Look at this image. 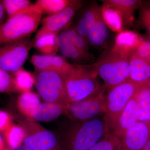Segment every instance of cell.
<instances>
[{
  "label": "cell",
  "mask_w": 150,
  "mask_h": 150,
  "mask_svg": "<svg viewBox=\"0 0 150 150\" xmlns=\"http://www.w3.org/2000/svg\"><path fill=\"white\" fill-rule=\"evenodd\" d=\"M23 143L27 150H54L58 142L52 132L43 130L25 137Z\"/></svg>",
  "instance_id": "5bb4252c"
},
{
  "label": "cell",
  "mask_w": 150,
  "mask_h": 150,
  "mask_svg": "<svg viewBox=\"0 0 150 150\" xmlns=\"http://www.w3.org/2000/svg\"><path fill=\"white\" fill-rule=\"evenodd\" d=\"M57 45L61 56L76 63L75 64L84 65L93 60L90 53L82 51L70 43L64 30L58 35Z\"/></svg>",
  "instance_id": "7c38bea8"
},
{
  "label": "cell",
  "mask_w": 150,
  "mask_h": 150,
  "mask_svg": "<svg viewBox=\"0 0 150 150\" xmlns=\"http://www.w3.org/2000/svg\"><path fill=\"white\" fill-rule=\"evenodd\" d=\"M136 94L129 100L123 109L112 130V133L120 139L128 129L139 121Z\"/></svg>",
  "instance_id": "9a60e30c"
},
{
  "label": "cell",
  "mask_w": 150,
  "mask_h": 150,
  "mask_svg": "<svg viewBox=\"0 0 150 150\" xmlns=\"http://www.w3.org/2000/svg\"><path fill=\"white\" fill-rule=\"evenodd\" d=\"M110 34L108 28L105 23L100 12L94 24L86 38L89 46L98 49L109 48Z\"/></svg>",
  "instance_id": "4fadbf2b"
},
{
  "label": "cell",
  "mask_w": 150,
  "mask_h": 150,
  "mask_svg": "<svg viewBox=\"0 0 150 150\" xmlns=\"http://www.w3.org/2000/svg\"><path fill=\"white\" fill-rule=\"evenodd\" d=\"M1 1L8 18L30 8L34 5L28 0H3Z\"/></svg>",
  "instance_id": "f1b7e54d"
},
{
  "label": "cell",
  "mask_w": 150,
  "mask_h": 150,
  "mask_svg": "<svg viewBox=\"0 0 150 150\" xmlns=\"http://www.w3.org/2000/svg\"><path fill=\"white\" fill-rule=\"evenodd\" d=\"M33 45L28 37L0 46V68L13 73L21 69Z\"/></svg>",
  "instance_id": "52a82bcc"
},
{
  "label": "cell",
  "mask_w": 150,
  "mask_h": 150,
  "mask_svg": "<svg viewBox=\"0 0 150 150\" xmlns=\"http://www.w3.org/2000/svg\"><path fill=\"white\" fill-rule=\"evenodd\" d=\"M35 85L38 93L45 102L61 105L65 108L69 103L64 77L54 71H35Z\"/></svg>",
  "instance_id": "8992f818"
},
{
  "label": "cell",
  "mask_w": 150,
  "mask_h": 150,
  "mask_svg": "<svg viewBox=\"0 0 150 150\" xmlns=\"http://www.w3.org/2000/svg\"><path fill=\"white\" fill-rule=\"evenodd\" d=\"M135 53L150 62V40H141Z\"/></svg>",
  "instance_id": "4dcf8cb0"
},
{
  "label": "cell",
  "mask_w": 150,
  "mask_h": 150,
  "mask_svg": "<svg viewBox=\"0 0 150 150\" xmlns=\"http://www.w3.org/2000/svg\"><path fill=\"white\" fill-rule=\"evenodd\" d=\"M142 84L128 79L109 89L105 96L104 117L109 130L112 131L115 128L121 112L129 100L136 94Z\"/></svg>",
  "instance_id": "5b68a950"
},
{
  "label": "cell",
  "mask_w": 150,
  "mask_h": 150,
  "mask_svg": "<svg viewBox=\"0 0 150 150\" xmlns=\"http://www.w3.org/2000/svg\"><path fill=\"white\" fill-rule=\"evenodd\" d=\"M121 139L112 132L109 131L88 150H121Z\"/></svg>",
  "instance_id": "83f0119b"
},
{
  "label": "cell",
  "mask_w": 150,
  "mask_h": 150,
  "mask_svg": "<svg viewBox=\"0 0 150 150\" xmlns=\"http://www.w3.org/2000/svg\"><path fill=\"white\" fill-rule=\"evenodd\" d=\"M141 150H150V139L147 143L145 145V146Z\"/></svg>",
  "instance_id": "d590c367"
},
{
  "label": "cell",
  "mask_w": 150,
  "mask_h": 150,
  "mask_svg": "<svg viewBox=\"0 0 150 150\" xmlns=\"http://www.w3.org/2000/svg\"><path fill=\"white\" fill-rule=\"evenodd\" d=\"M100 10L103 19L109 29L118 33L123 31V19L118 11L104 4Z\"/></svg>",
  "instance_id": "7402d4cb"
},
{
  "label": "cell",
  "mask_w": 150,
  "mask_h": 150,
  "mask_svg": "<svg viewBox=\"0 0 150 150\" xmlns=\"http://www.w3.org/2000/svg\"><path fill=\"white\" fill-rule=\"evenodd\" d=\"M58 33H51L33 40V47L43 55H56L59 52Z\"/></svg>",
  "instance_id": "cb8c5ba5"
},
{
  "label": "cell",
  "mask_w": 150,
  "mask_h": 150,
  "mask_svg": "<svg viewBox=\"0 0 150 150\" xmlns=\"http://www.w3.org/2000/svg\"><path fill=\"white\" fill-rule=\"evenodd\" d=\"M40 103L38 96L30 91L22 93L18 100L19 110L25 115L30 117L33 110Z\"/></svg>",
  "instance_id": "484cf974"
},
{
  "label": "cell",
  "mask_w": 150,
  "mask_h": 150,
  "mask_svg": "<svg viewBox=\"0 0 150 150\" xmlns=\"http://www.w3.org/2000/svg\"><path fill=\"white\" fill-rule=\"evenodd\" d=\"M91 65L109 89L129 79L128 57L112 47L104 50L96 62Z\"/></svg>",
  "instance_id": "3957f363"
},
{
  "label": "cell",
  "mask_w": 150,
  "mask_h": 150,
  "mask_svg": "<svg viewBox=\"0 0 150 150\" xmlns=\"http://www.w3.org/2000/svg\"><path fill=\"white\" fill-rule=\"evenodd\" d=\"M98 76L91 65L74 64L73 69L64 77L69 102L82 100L103 90Z\"/></svg>",
  "instance_id": "7a4b0ae2"
},
{
  "label": "cell",
  "mask_w": 150,
  "mask_h": 150,
  "mask_svg": "<svg viewBox=\"0 0 150 150\" xmlns=\"http://www.w3.org/2000/svg\"><path fill=\"white\" fill-rule=\"evenodd\" d=\"M101 1L118 11L122 17L123 25H127L132 24L134 12L142 3L138 0H104Z\"/></svg>",
  "instance_id": "d6986e66"
},
{
  "label": "cell",
  "mask_w": 150,
  "mask_h": 150,
  "mask_svg": "<svg viewBox=\"0 0 150 150\" xmlns=\"http://www.w3.org/2000/svg\"><path fill=\"white\" fill-rule=\"evenodd\" d=\"M42 17L34 4L8 18L0 26V46L29 37L37 29Z\"/></svg>",
  "instance_id": "277c9868"
},
{
  "label": "cell",
  "mask_w": 150,
  "mask_h": 150,
  "mask_svg": "<svg viewBox=\"0 0 150 150\" xmlns=\"http://www.w3.org/2000/svg\"><path fill=\"white\" fill-rule=\"evenodd\" d=\"M147 84L148 86H149V87L150 88V79L149 80V81H147Z\"/></svg>",
  "instance_id": "8d00e7d4"
},
{
  "label": "cell",
  "mask_w": 150,
  "mask_h": 150,
  "mask_svg": "<svg viewBox=\"0 0 150 150\" xmlns=\"http://www.w3.org/2000/svg\"><path fill=\"white\" fill-rule=\"evenodd\" d=\"M74 0H38L34 4L43 14L48 16L59 13L72 4Z\"/></svg>",
  "instance_id": "603a6c76"
},
{
  "label": "cell",
  "mask_w": 150,
  "mask_h": 150,
  "mask_svg": "<svg viewBox=\"0 0 150 150\" xmlns=\"http://www.w3.org/2000/svg\"><path fill=\"white\" fill-rule=\"evenodd\" d=\"M10 116L5 111L0 110V131H5L12 125Z\"/></svg>",
  "instance_id": "d6a6232c"
},
{
  "label": "cell",
  "mask_w": 150,
  "mask_h": 150,
  "mask_svg": "<svg viewBox=\"0 0 150 150\" xmlns=\"http://www.w3.org/2000/svg\"><path fill=\"white\" fill-rule=\"evenodd\" d=\"M100 12V6L91 3L81 11L73 27L86 39Z\"/></svg>",
  "instance_id": "2e32d148"
},
{
  "label": "cell",
  "mask_w": 150,
  "mask_h": 150,
  "mask_svg": "<svg viewBox=\"0 0 150 150\" xmlns=\"http://www.w3.org/2000/svg\"><path fill=\"white\" fill-rule=\"evenodd\" d=\"M16 91L14 85L13 78L0 68V92H11Z\"/></svg>",
  "instance_id": "f546056e"
},
{
  "label": "cell",
  "mask_w": 150,
  "mask_h": 150,
  "mask_svg": "<svg viewBox=\"0 0 150 150\" xmlns=\"http://www.w3.org/2000/svg\"><path fill=\"white\" fill-rule=\"evenodd\" d=\"M64 111L73 119L79 121H88L105 112V96L102 91L88 98L69 103Z\"/></svg>",
  "instance_id": "ba28073f"
},
{
  "label": "cell",
  "mask_w": 150,
  "mask_h": 150,
  "mask_svg": "<svg viewBox=\"0 0 150 150\" xmlns=\"http://www.w3.org/2000/svg\"><path fill=\"white\" fill-rule=\"evenodd\" d=\"M64 111V107L58 103H40L31 113L30 117L36 121L48 122L58 118Z\"/></svg>",
  "instance_id": "ffe728a7"
},
{
  "label": "cell",
  "mask_w": 150,
  "mask_h": 150,
  "mask_svg": "<svg viewBox=\"0 0 150 150\" xmlns=\"http://www.w3.org/2000/svg\"><path fill=\"white\" fill-rule=\"evenodd\" d=\"M142 39L133 31L123 30L115 37L112 48L122 55L128 57L136 51Z\"/></svg>",
  "instance_id": "ac0fdd59"
},
{
  "label": "cell",
  "mask_w": 150,
  "mask_h": 150,
  "mask_svg": "<svg viewBox=\"0 0 150 150\" xmlns=\"http://www.w3.org/2000/svg\"><path fill=\"white\" fill-rule=\"evenodd\" d=\"M130 80L136 83H146L150 79V62L137 55L135 51L128 56Z\"/></svg>",
  "instance_id": "e0dca14e"
},
{
  "label": "cell",
  "mask_w": 150,
  "mask_h": 150,
  "mask_svg": "<svg viewBox=\"0 0 150 150\" xmlns=\"http://www.w3.org/2000/svg\"><path fill=\"white\" fill-rule=\"evenodd\" d=\"M136 97L139 121H150V88L147 82L141 85Z\"/></svg>",
  "instance_id": "44dd1931"
},
{
  "label": "cell",
  "mask_w": 150,
  "mask_h": 150,
  "mask_svg": "<svg viewBox=\"0 0 150 150\" xmlns=\"http://www.w3.org/2000/svg\"><path fill=\"white\" fill-rule=\"evenodd\" d=\"M31 62L35 71H54L63 77L68 74L74 67V64L67 62V59L57 55H34L31 57Z\"/></svg>",
  "instance_id": "8fae6325"
},
{
  "label": "cell",
  "mask_w": 150,
  "mask_h": 150,
  "mask_svg": "<svg viewBox=\"0 0 150 150\" xmlns=\"http://www.w3.org/2000/svg\"><path fill=\"white\" fill-rule=\"evenodd\" d=\"M12 77L16 91L22 93L30 91L35 83L34 76L22 68L14 73Z\"/></svg>",
  "instance_id": "d4e9b609"
},
{
  "label": "cell",
  "mask_w": 150,
  "mask_h": 150,
  "mask_svg": "<svg viewBox=\"0 0 150 150\" xmlns=\"http://www.w3.org/2000/svg\"><path fill=\"white\" fill-rule=\"evenodd\" d=\"M81 1L74 0L72 4L59 13L43 19L42 25L33 40L51 33H60L69 27L76 12L82 5Z\"/></svg>",
  "instance_id": "9c48e42d"
},
{
  "label": "cell",
  "mask_w": 150,
  "mask_h": 150,
  "mask_svg": "<svg viewBox=\"0 0 150 150\" xmlns=\"http://www.w3.org/2000/svg\"><path fill=\"white\" fill-rule=\"evenodd\" d=\"M139 16L142 24L150 36V7L142 6L140 9Z\"/></svg>",
  "instance_id": "1f68e13d"
},
{
  "label": "cell",
  "mask_w": 150,
  "mask_h": 150,
  "mask_svg": "<svg viewBox=\"0 0 150 150\" xmlns=\"http://www.w3.org/2000/svg\"><path fill=\"white\" fill-rule=\"evenodd\" d=\"M6 13L1 1H0V26L4 23Z\"/></svg>",
  "instance_id": "836d02e7"
},
{
  "label": "cell",
  "mask_w": 150,
  "mask_h": 150,
  "mask_svg": "<svg viewBox=\"0 0 150 150\" xmlns=\"http://www.w3.org/2000/svg\"><path fill=\"white\" fill-rule=\"evenodd\" d=\"M121 150H141L150 139V121H138L121 138Z\"/></svg>",
  "instance_id": "30bf717a"
},
{
  "label": "cell",
  "mask_w": 150,
  "mask_h": 150,
  "mask_svg": "<svg viewBox=\"0 0 150 150\" xmlns=\"http://www.w3.org/2000/svg\"><path fill=\"white\" fill-rule=\"evenodd\" d=\"M4 135L7 144L12 149L20 147L26 137L22 128L13 125L4 131Z\"/></svg>",
  "instance_id": "4316f807"
},
{
  "label": "cell",
  "mask_w": 150,
  "mask_h": 150,
  "mask_svg": "<svg viewBox=\"0 0 150 150\" xmlns=\"http://www.w3.org/2000/svg\"><path fill=\"white\" fill-rule=\"evenodd\" d=\"M11 149V150L7 149H5L4 150H14L13 149Z\"/></svg>",
  "instance_id": "74e56055"
},
{
  "label": "cell",
  "mask_w": 150,
  "mask_h": 150,
  "mask_svg": "<svg viewBox=\"0 0 150 150\" xmlns=\"http://www.w3.org/2000/svg\"><path fill=\"white\" fill-rule=\"evenodd\" d=\"M5 149L4 140L1 134H0V150H4Z\"/></svg>",
  "instance_id": "e575fe53"
},
{
  "label": "cell",
  "mask_w": 150,
  "mask_h": 150,
  "mask_svg": "<svg viewBox=\"0 0 150 150\" xmlns=\"http://www.w3.org/2000/svg\"><path fill=\"white\" fill-rule=\"evenodd\" d=\"M109 131L104 118L75 123L65 134V150H88Z\"/></svg>",
  "instance_id": "6da1fadb"
}]
</instances>
